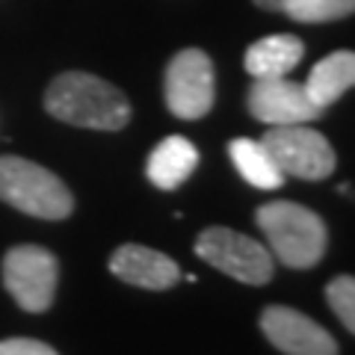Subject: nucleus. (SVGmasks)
I'll return each mask as SVG.
<instances>
[{
	"label": "nucleus",
	"mask_w": 355,
	"mask_h": 355,
	"mask_svg": "<svg viewBox=\"0 0 355 355\" xmlns=\"http://www.w3.org/2000/svg\"><path fill=\"white\" fill-rule=\"evenodd\" d=\"M44 110L74 128L121 130L130 121V101L121 89L86 71L53 77L44 92Z\"/></svg>",
	"instance_id": "1"
},
{
	"label": "nucleus",
	"mask_w": 355,
	"mask_h": 355,
	"mask_svg": "<svg viewBox=\"0 0 355 355\" xmlns=\"http://www.w3.org/2000/svg\"><path fill=\"white\" fill-rule=\"evenodd\" d=\"M254 222L272 254L291 270H311L326 254V222L296 202H270L258 207Z\"/></svg>",
	"instance_id": "2"
},
{
	"label": "nucleus",
	"mask_w": 355,
	"mask_h": 355,
	"mask_svg": "<svg viewBox=\"0 0 355 355\" xmlns=\"http://www.w3.org/2000/svg\"><path fill=\"white\" fill-rule=\"evenodd\" d=\"M0 198L36 219H65L74 210V196L44 166L3 154L0 157Z\"/></svg>",
	"instance_id": "3"
},
{
	"label": "nucleus",
	"mask_w": 355,
	"mask_h": 355,
	"mask_svg": "<svg viewBox=\"0 0 355 355\" xmlns=\"http://www.w3.org/2000/svg\"><path fill=\"white\" fill-rule=\"evenodd\" d=\"M196 254L243 284H266L272 279V252L234 228H205L196 240Z\"/></svg>",
	"instance_id": "4"
},
{
	"label": "nucleus",
	"mask_w": 355,
	"mask_h": 355,
	"mask_svg": "<svg viewBox=\"0 0 355 355\" xmlns=\"http://www.w3.org/2000/svg\"><path fill=\"white\" fill-rule=\"evenodd\" d=\"M263 148L284 178L323 181L335 172V148L320 130L308 125H275L263 133Z\"/></svg>",
	"instance_id": "5"
},
{
	"label": "nucleus",
	"mask_w": 355,
	"mask_h": 355,
	"mask_svg": "<svg viewBox=\"0 0 355 355\" xmlns=\"http://www.w3.org/2000/svg\"><path fill=\"white\" fill-rule=\"evenodd\" d=\"M163 95L169 113L178 119L196 121L207 116L216 101V71L207 53L198 48L178 51L166 65Z\"/></svg>",
	"instance_id": "6"
},
{
	"label": "nucleus",
	"mask_w": 355,
	"mask_h": 355,
	"mask_svg": "<svg viewBox=\"0 0 355 355\" xmlns=\"http://www.w3.org/2000/svg\"><path fill=\"white\" fill-rule=\"evenodd\" d=\"M60 282V261L53 252L44 246H15L6 252L3 258V284L15 302L30 311V314H42L53 305V293H57Z\"/></svg>",
	"instance_id": "7"
},
{
	"label": "nucleus",
	"mask_w": 355,
	"mask_h": 355,
	"mask_svg": "<svg viewBox=\"0 0 355 355\" xmlns=\"http://www.w3.org/2000/svg\"><path fill=\"white\" fill-rule=\"evenodd\" d=\"M249 113L263 125H308L326 113L308 98L305 86L287 77H258L246 95Z\"/></svg>",
	"instance_id": "8"
},
{
	"label": "nucleus",
	"mask_w": 355,
	"mask_h": 355,
	"mask_svg": "<svg viewBox=\"0 0 355 355\" xmlns=\"http://www.w3.org/2000/svg\"><path fill=\"white\" fill-rule=\"evenodd\" d=\"M266 340L284 355H338V340L302 311L287 305H270L261 314Z\"/></svg>",
	"instance_id": "9"
},
{
	"label": "nucleus",
	"mask_w": 355,
	"mask_h": 355,
	"mask_svg": "<svg viewBox=\"0 0 355 355\" xmlns=\"http://www.w3.org/2000/svg\"><path fill=\"white\" fill-rule=\"evenodd\" d=\"M110 272L133 287H142V291H169L181 279V270L169 254L139 246V243L119 246L110 258Z\"/></svg>",
	"instance_id": "10"
},
{
	"label": "nucleus",
	"mask_w": 355,
	"mask_h": 355,
	"mask_svg": "<svg viewBox=\"0 0 355 355\" xmlns=\"http://www.w3.org/2000/svg\"><path fill=\"white\" fill-rule=\"evenodd\" d=\"M305 57V44L299 36L291 33H275V36H263L246 48L243 57V69H246L254 80L258 77H287Z\"/></svg>",
	"instance_id": "11"
},
{
	"label": "nucleus",
	"mask_w": 355,
	"mask_h": 355,
	"mask_svg": "<svg viewBox=\"0 0 355 355\" xmlns=\"http://www.w3.org/2000/svg\"><path fill=\"white\" fill-rule=\"evenodd\" d=\"M198 166V148L187 137H166L148 154L146 175L157 190H178Z\"/></svg>",
	"instance_id": "12"
},
{
	"label": "nucleus",
	"mask_w": 355,
	"mask_h": 355,
	"mask_svg": "<svg viewBox=\"0 0 355 355\" xmlns=\"http://www.w3.org/2000/svg\"><path fill=\"white\" fill-rule=\"evenodd\" d=\"M352 83H355V53L335 51L311 69L308 80L302 86H305L311 101L326 110L329 104H335L338 98H343V92H349Z\"/></svg>",
	"instance_id": "13"
},
{
	"label": "nucleus",
	"mask_w": 355,
	"mask_h": 355,
	"mask_svg": "<svg viewBox=\"0 0 355 355\" xmlns=\"http://www.w3.org/2000/svg\"><path fill=\"white\" fill-rule=\"evenodd\" d=\"M228 154H231L234 169L240 172V178L246 184L258 187V190H279L284 184L282 169L275 166V160L270 157V151L263 148L261 139H249V137L231 139Z\"/></svg>",
	"instance_id": "14"
},
{
	"label": "nucleus",
	"mask_w": 355,
	"mask_h": 355,
	"mask_svg": "<svg viewBox=\"0 0 355 355\" xmlns=\"http://www.w3.org/2000/svg\"><path fill=\"white\" fill-rule=\"evenodd\" d=\"M355 0H284L282 12L296 24H326V21L349 18Z\"/></svg>",
	"instance_id": "15"
},
{
	"label": "nucleus",
	"mask_w": 355,
	"mask_h": 355,
	"mask_svg": "<svg viewBox=\"0 0 355 355\" xmlns=\"http://www.w3.org/2000/svg\"><path fill=\"white\" fill-rule=\"evenodd\" d=\"M326 302L338 314L347 331H355V279L352 275H338L326 287Z\"/></svg>",
	"instance_id": "16"
},
{
	"label": "nucleus",
	"mask_w": 355,
	"mask_h": 355,
	"mask_svg": "<svg viewBox=\"0 0 355 355\" xmlns=\"http://www.w3.org/2000/svg\"><path fill=\"white\" fill-rule=\"evenodd\" d=\"M0 355H60V352L36 338H6L0 340Z\"/></svg>",
	"instance_id": "17"
},
{
	"label": "nucleus",
	"mask_w": 355,
	"mask_h": 355,
	"mask_svg": "<svg viewBox=\"0 0 355 355\" xmlns=\"http://www.w3.org/2000/svg\"><path fill=\"white\" fill-rule=\"evenodd\" d=\"M282 3L284 0H254V6L266 9V12H282Z\"/></svg>",
	"instance_id": "18"
}]
</instances>
